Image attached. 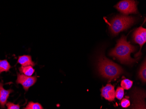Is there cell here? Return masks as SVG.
Masks as SVG:
<instances>
[{
	"instance_id": "15",
	"label": "cell",
	"mask_w": 146,
	"mask_h": 109,
	"mask_svg": "<svg viewBox=\"0 0 146 109\" xmlns=\"http://www.w3.org/2000/svg\"><path fill=\"white\" fill-rule=\"evenodd\" d=\"M124 94V89L122 87H119L117 88L116 91H115V96L116 98L119 100H122Z\"/></svg>"
},
{
	"instance_id": "14",
	"label": "cell",
	"mask_w": 146,
	"mask_h": 109,
	"mask_svg": "<svg viewBox=\"0 0 146 109\" xmlns=\"http://www.w3.org/2000/svg\"><path fill=\"white\" fill-rule=\"evenodd\" d=\"M133 84V82L132 80L127 79L123 80L121 83V85L122 87L124 89H129L132 87Z\"/></svg>"
},
{
	"instance_id": "2",
	"label": "cell",
	"mask_w": 146,
	"mask_h": 109,
	"mask_svg": "<svg viewBox=\"0 0 146 109\" xmlns=\"http://www.w3.org/2000/svg\"><path fill=\"white\" fill-rule=\"evenodd\" d=\"M98 67L100 74L110 81L117 78L123 72L120 66L108 59L102 54L98 58Z\"/></svg>"
},
{
	"instance_id": "10",
	"label": "cell",
	"mask_w": 146,
	"mask_h": 109,
	"mask_svg": "<svg viewBox=\"0 0 146 109\" xmlns=\"http://www.w3.org/2000/svg\"><path fill=\"white\" fill-rule=\"evenodd\" d=\"M19 70L21 74H23L28 76H32L35 72V69L32 66H22L19 68Z\"/></svg>"
},
{
	"instance_id": "7",
	"label": "cell",
	"mask_w": 146,
	"mask_h": 109,
	"mask_svg": "<svg viewBox=\"0 0 146 109\" xmlns=\"http://www.w3.org/2000/svg\"><path fill=\"white\" fill-rule=\"evenodd\" d=\"M101 96L110 101H114L115 97L114 87L111 84H108L103 87L101 89Z\"/></svg>"
},
{
	"instance_id": "11",
	"label": "cell",
	"mask_w": 146,
	"mask_h": 109,
	"mask_svg": "<svg viewBox=\"0 0 146 109\" xmlns=\"http://www.w3.org/2000/svg\"><path fill=\"white\" fill-rule=\"evenodd\" d=\"M11 68V66L7 60H0V74L3 72H9Z\"/></svg>"
},
{
	"instance_id": "5",
	"label": "cell",
	"mask_w": 146,
	"mask_h": 109,
	"mask_svg": "<svg viewBox=\"0 0 146 109\" xmlns=\"http://www.w3.org/2000/svg\"><path fill=\"white\" fill-rule=\"evenodd\" d=\"M133 41L140 45V50L138 52L135 54V57H138L141 55L142 47L146 42V29L142 27H140L137 28L133 34Z\"/></svg>"
},
{
	"instance_id": "17",
	"label": "cell",
	"mask_w": 146,
	"mask_h": 109,
	"mask_svg": "<svg viewBox=\"0 0 146 109\" xmlns=\"http://www.w3.org/2000/svg\"><path fill=\"white\" fill-rule=\"evenodd\" d=\"M130 101L128 99L124 98L121 101V106L123 108H127V107H129L130 106Z\"/></svg>"
},
{
	"instance_id": "3",
	"label": "cell",
	"mask_w": 146,
	"mask_h": 109,
	"mask_svg": "<svg viewBox=\"0 0 146 109\" xmlns=\"http://www.w3.org/2000/svg\"><path fill=\"white\" fill-rule=\"evenodd\" d=\"M135 21V18L132 16L117 15L111 21L109 29L113 35H117L121 32L129 28Z\"/></svg>"
},
{
	"instance_id": "16",
	"label": "cell",
	"mask_w": 146,
	"mask_h": 109,
	"mask_svg": "<svg viewBox=\"0 0 146 109\" xmlns=\"http://www.w3.org/2000/svg\"><path fill=\"white\" fill-rule=\"evenodd\" d=\"M7 109H19L20 108L19 104H15L13 102H7L6 104Z\"/></svg>"
},
{
	"instance_id": "12",
	"label": "cell",
	"mask_w": 146,
	"mask_h": 109,
	"mask_svg": "<svg viewBox=\"0 0 146 109\" xmlns=\"http://www.w3.org/2000/svg\"><path fill=\"white\" fill-rule=\"evenodd\" d=\"M146 60H144V63L140 68L139 72V76L142 81L145 83L146 80Z\"/></svg>"
},
{
	"instance_id": "9",
	"label": "cell",
	"mask_w": 146,
	"mask_h": 109,
	"mask_svg": "<svg viewBox=\"0 0 146 109\" xmlns=\"http://www.w3.org/2000/svg\"><path fill=\"white\" fill-rule=\"evenodd\" d=\"M17 62L20 64L22 66H32L34 67L36 65L35 63L32 61V57L30 55H24L19 56Z\"/></svg>"
},
{
	"instance_id": "1",
	"label": "cell",
	"mask_w": 146,
	"mask_h": 109,
	"mask_svg": "<svg viewBox=\"0 0 146 109\" xmlns=\"http://www.w3.org/2000/svg\"><path fill=\"white\" fill-rule=\"evenodd\" d=\"M127 38L125 36H122L117 41L115 48L111 50L109 55L118 59L121 63L130 65L137 61V59H133L130 57V54L136 50V47L128 42Z\"/></svg>"
},
{
	"instance_id": "13",
	"label": "cell",
	"mask_w": 146,
	"mask_h": 109,
	"mask_svg": "<svg viewBox=\"0 0 146 109\" xmlns=\"http://www.w3.org/2000/svg\"><path fill=\"white\" fill-rule=\"evenodd\" d=\"M25 109H43V107L38 102H34L33 101L29 102L27 105L25 107Z\"/></svg>"
},
{
	"instance_id": "4",
	"label": "cell",
	"mask_w": 146,
	"mask_h": 109,
	"mask_svg": "<svg viewBox=\"0 0 146 109\" xmlns=\"http://www.w3.org/2000/svg\"><path fill=\"white\" fill-rule=\"evenodd\" d=\"M115 7L125 15L136 14L137 12V3L135 0H123L119 2Z\"/></svg>"
},
{
	"instance_id": "6",
	"label": "cell",
	"mask_w": 146,
	"mask_h": 109,
	"mask_svg": "<svg viewBox=\"0 0 146 109\" xmlns=\"http://www.w3.org/2000/svg\"><path fill=\"white\" fill-rule=\"evenodd\" d=\"M37 78L36 76H28L23 74H17L16 83L23 86L26 91H28L30 87L33 86L36 82Z\"/></svg>"
},
{
	"instance_id": "8",
	"label": "cell",
	"mask_w": 146,
	"mask_h": 109,
	"mask_svg": "<svg viewBox=\"0 0 146 109\" xmlns=\"http://www.w3.org/2000/svg\"><path fill=\"white\" fill-rule=\"evenodd\" d=\"M12 89L6 90L3 87V84L0 83V105L1 108H5L10 94L13 92Z\"/></svg>"
}]
</instances>
